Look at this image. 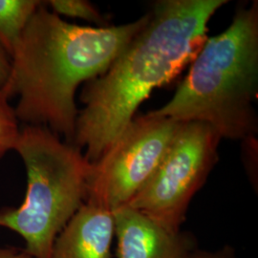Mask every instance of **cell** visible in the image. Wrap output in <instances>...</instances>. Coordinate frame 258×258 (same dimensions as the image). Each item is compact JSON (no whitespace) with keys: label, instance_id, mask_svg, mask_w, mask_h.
Returning a JSON list of instances; mask_svg holds the SVG:
<instances>
[{"label":"cell","instance_id":"4fadbf2b","mask_svg":"<svg viewBox=\"0 0 258 258\" xmlns=\"http://www.w3.org/2000/svg\"><path fill=\"white\" fill-rule=\"evenodd\" d=\"M0 258H36L25 249L0 248Z\"/></svg>","mask_w":258,"mask_h":258},{"label":"cell","instance_id":"8fae6325","mask_svg":"<svg viewBox=\"0 0 258 258\" xmlns=\"http://www.w3.org/2000/svg\"><path fill=\"white\" fill-rule=\"evenodd\" d=\"M55 14L66 17L85 19L99 25H104L106 20L92 4L84 0H52L47 2Z\"/></svg>","mask_w":258,"mask_h":258},{"label":"cell","instance_id":"9c48e42d","mask_svg":"<svg viewBox=\"0 0 258 258\" xmlns=\"http://www.w3.org/2000/svg\"><path fill=\"white\" fill-rule=\"evenodd\" d=\"M39 5L35 0H0V43L11 58Z\"/></svg>","mask_w":258,"mask_h":258},{"label":"cell","instance_id":"5b68a950","mask_svg":"<svg viewBox=\"0 0 258 258\" xmlns=\"http://www.w3.org/2000/svg\"><path fill=\"white\" fill-rule=\"evenodd\" d=\"M220 140L207 123L182 122L154 173L126 205L179 232L194 194L217 163Z\"/></svg>","mask_w":258,"mask_h":258},{"label":"cell","instance_id":"30bf717a","mask_svg":"<svg viewBox=\"0 0 258 258\" xmlns=\"http://www.w3.org/2000/svg\"><path fill=\"white\" fill-rule=\"evenodd\" d=\"M8 87L0 90V158L10 149H14L19 138V130L16 112L9 104L11 98Z\"/></svg>","mask_w":258,"mask_h":258},{"label":"cell","instance_id":"3957f363","mask_svg":"<svg viewBox=\"0 0 258 258\" xmlns=\"http://www.w3.org/2000/svg\"><path fill=\"white\" fill-rule=\"evenodd\" d=\"M173 98L148 114L209 124L220 138L257 133L258 2L240 8L223 33L207 38Z\"/></svg>","mask_w":258,"mask_h":258},{"label":"cell","instance_id":"ba28073f","mask_svg":"<svg viewBox=\"0 0 258 258\" xmlns=\"http://www.w3.org/2000/svg\"><path fill=\"white\" fill-rule=\"evenodd\" d=\"M112 212L85 203L55 238L51 258H111Z\"/></svg>","mask_w":258,"mask_h":258},{"label":"cell","instance_id":"7c38bea8","mask_svg":"<svg viewBox=\"0 0 258 258\" xmlns=\"http://www.w3.org/2000/svg\"><path fill=\"white\" fill-rule=\"evenodd\" d=\"M0 43V90L7 84L11 75L12 61Z\"/></svg>","mask_w":258,"mask_h":258},{"label":"cell","instance_id":"52a82bcc","mask_svg":"<svg viewBox=\"0 0 258 258\" xmlns=\"http://www.w3.org/2000/svg\"><path fill=\"white\" fill-rule=\"evenodd\" d=\"M112 214L118 258H188L195 250L191 235L167 231L127 205Z\"/></svg>","mask_w":258,"mask_h":258},{"label":"cell","instance_id":"6da1fadb","mask_svg":"<svg viewBox=\"0 0 258 258\" xmlns=\"http://www.w3.org/2000/svg\"><path fill=\"white\" fill-rule=\"evenodd\" d=\"M226 0H160L146 26L105 73L81 96L73 145L96 163L133 119L151 91L171 82L194 61L207 40L208 22Z\"/></svg>","mask_w":258,"mask_h":258},{"label":"cell","instance_id":"8992f818","mask_svg":"<svg viewBox=\"0 0 258 258\" xmlns=\"http://www.w3.org/2000/svg\"><path fill=\"white\" fill-rule=\"evenodd\" d=\"M181 124L150 114L131 120L91 164L85 202L111 212L128 204L156 170Z\"/></svg>","mask_w":258,"mask_h":258},{"label":"cell","instance_id":"7a4b0ae2","mask_svg":"<svg viewBox=\"0 0 258 258\" xmlns=\"http://www.w3.org/2000/svg\"><path fill=\"white\" fill-rule=\"evenodd\" d=\"M148 19L149 13L119 26H79L40 4L11 58L6 85L11 96H19L18 120L47 127L73 145L77 88L105 73Z\"/></svg>","mask_w":258,"mask_h":258},{"label":"cell","instance_id":"277c9868","mask_svg":"<svg viewBox=\"0 0 258 258\" xmlns=\"http://www.w3.org/2000/svg\"><path fill=\"white\" fill-rule=\"evenodd\" d=\"M15 150L27 170V191L17 209L0 212V227L17 232L36 258H51L55 240L86 201L91 163L50 129L27 125Z\"/></svg>","mask_w":258,"mask_h":258},{"label":"cell","instance_id":"5bb4252c","mask_svg":"<svg viewBox=\"0 0 258 258\" xmlns=\"http://www.w3.org/2000/svg\"><path fill=\"white\" fill-rule=\"evenodd\" d=\"M188 258H232L231 250H221L218 252H208L195 249Z\"/></svg>","mask_w":258,"mask_h":258}]
</instances>
